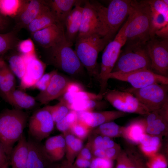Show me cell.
Masks as SVG:
<instances>
[{
	"label": "cell",
	"instance_id": "30bf717a",
	"mask_svg": "<svg viewBox=\"0 0 168 168\" xmlns=\"http://www.w3.org/2000/svg\"><path fill=\"white\" fill-rule=\"evenodd\" d=\"M151 63V70L168 77V39L151 38L145 45Z\"/></svg>",
	"mask_w": 168,
	"mask_h": 168
},
{
	"label": "cell",
	"instance_id": "4fadbf2b",
	"mask_svg": "<svg viewBox=\"0 0 168 168\" xmlns=\"http://www.w3.org/2000/svg\"><path fill=\"white\" fill-rule=\"evenodd\" d=\"M94 34L103 37L102 24L95 8L90 1H84L81 25L77 37Z\"/></svg>",
	"mask_w": 168,
	"mask_h": 168
},
{
	"label": "cell",
	"instance_id": "7bdbcfd3",
	"mask_svg": "<svg viewBox=\"0 0 168 168\" xmlns=\"http://www.w3.org/2000/svg\"><path fill=\"white\" fill-rule=\"evenodd\" d=\"M103 98V96L98 94H96L84 90L74 93V101L81 100H101Z\"/></svg>",
	"mask_w": 168,
	"mask_h": 168
},
{
	"label": "cell",
	"instance_id": "1f68e13d",
	"mask_svg": "<svg viewBox=\"0 0 168 168\" xmlns=\"http://www.w3.org/2000/svg\"><path fill=\"white\" fill-rule=\"evenodd\" d=\"M105 102L101 100H81L74 101L70 107V110L77 112L94 111L95 109L102 108L105 106Z\"/></svg>",
	"mask_w": 168,
	"mask_h": 168
},
{
	"label": "cell",
	"instance_id": "8992f818",
	"mask_svg": "<svg viewBox=\"0 0 168 168\" xmlns=\"http://www.w3.org/2000/svg\"><path fill=\"white\" fill-rule=\"evenodd\" d=\"M127 24L126 21L114 39L110 42L104 49L98 78L100 86L98 94L100 95L103 96L107 89L110 75L119 57L121 48L126 43L125 30Z\"/></svg>",
	"mask_w": 168,
	"mask_h": 168
},
{
	"label": "cell",
	"instance_id": "db71d44e",
	"mask_svg": "<svg viewBox=\"0 0 168 168\" xmlns=\"http://www.w3.org/2000/svg\"><path fill=\"white\" fill-rule=\"evenodd\" d=\"M1 168H9L8 167V166H4L3 167H2Z\"/></svg>",
	"mask_w": 168,
	"mask_h": 168
},
{
	"label": "cell",
	"instance_id": "3957f363",
	"mask_svg": "<svg viewBox=\"0 0 168 168\" xmlns=\"http://www.w3.org/2000/svg\"><path fill=\"white\" fill-rule=\"evenodd\" d=\"M131 1L113 0L107 7L97 1H90L98 13L102 24L103 37L109 42L113 40L119 27L128 16Z\"/></svg>",
	"mask_w": 168,
	"mask_h": 168
},
{
	"label": "cell",
	"instance_id": "836d02e7",
	"mask_svg": "<svg viewBox=\"0 0 168 168\" xmlns=\"http://www.w3.org/2000/svg\"><path fill=\"white\" fill-rule=\"evenodd\" d=\"M78 119L77 112L70 110L68 113L55 125L57 129L62 133L70 131L72 126Z\"/></svg>",
	"mask_w": 168,
	"mask_h": 168
},
{
	"label": "cell",
	"instance_id": "83f0119b",
	"mask_svg": "<svg viewBox=\"0 0 168 168\" xmlns=\"http://www.w3.org/2000/svg\"><path fill=\"white\" fill-rule=\"evenodd\" d=\"M146 133L145 119L133 121L125 127H122V137L129 142L138 144L140 140Z\"/></svg>",
	"mask_w": 168,
	"mask_h": 168
},
{
	"label": "cell",
	"instance_id": "ac0fdd59",
	"mask_svg": "<svg viewBox=\"0 0 168 168\" xmlns=\"http://www.w3.org/2000/svg\"><path fill=\"white\" fill-rule=\"evenodd\" d=\"M146 132L148 134L160 137L167 133L168 122V103L161 108L146 115Z\"/></svg>",
	"mask_w": 168,
	"mask_h": 168
},
{
	"label": "cell",
	"instance_id": "ffe728a7",
	"mask_svg": "<svg viewBox=\"0 0 168 168\" xmlns=\"http://www.w3.org/2000/svg\"><path fill=\"white\" fill-rule=\"evenodd\" d=\"M32 34L34 40L39 45L49 49L65 36L64 26L61 24L57 23Z\"/></svg>",
	"mask_w": 168,
	"mask_h": 168
},
{
	"label": "cell",
	"instance_id": "9a60e30c",
	"mask_svg": "<svg viewBox=\"0 0 168 168\" xmlns=\"http://www.w3.org/2000/svg\"><path fill=\"white\" fill-rule=\"evenodd\" d=\"M27 141L29 154L26 168H57V164L49 157L41 142L29 136Z\"/></svg>",
	"mask_w": 168,
	"mask_h": 168
},
{
	"label": "cell",
	"instance_id": "2e32d148",
	"mask_svg": "<svg viewBox=\"0 0 168 168\" xmlns=\"http://www.w3.org/2000/svg\"><path fill=\"white\" fill-rule=\"evenodd\" d=\"M71 81L57 71L53 75L46 89L40 91L35 97L42 104H46L58 99L66 91L67 86Z\"/></svg>",
	"mask_w": 168,
	"mask_h": 168
},
{
	"label": "cell",
	"instance_id": "5b68a950",
	"mask_svg": "<svg viewBox=\"0 0 168 168\" xmlns=\"http://www.w3.org/2000/svg\"><path fill=\"white\" fill-rule=\"evenodd\" d=\"M65 36L49 48L47 61L49 64L71 76L82 74L84 68Z\"/></svg>",
	"mask_w": 168,
	"mask_h": 168
},
{
	"label": "cell",
	"instance_id": "60d3db41",
	"mask_svg": "<svg viewBox=\"0 0 168 168\" xmlns=\"http://www.w3.org/2000/svg\"><path fill=\"white\" fill-rule=\"evenodd\" d=\"M116 159V168H137L126 152L121 151Z\"/></svg>",
	"mask_w": 168,
	"mask_h": 168
},
{
	"label": "cell",
	"instance_id": "b9f144b4",
	"mask_svg": "<svg viewBox=\"0 0 168 168\" xmlns=\"http://www.w3.org/2000/svg\"><path fill=\"white\" fill-rule=\"evenodd\" d=\"M57 71L54 70L44 73L35 84L34 87L40 91L45 90L49 85L53 75Z\"/></svg>",
	"mask_w": 168,
	"mask_h": 168
},
{
	"label": "cell",
	"instance_id": "ab89813d",
	"mask_svg": "<svg viewBox=\"0 0 168 168\" xmlns=\"http://www.w3.org/2000/svg\"><path fill=\"white\" fill-rule=\"evenodd\" d=\"M17 48L19 52L23 55H30L35 54L34 42L30 38L20 41L17 45Z\"/></svg>",
	"mask_w": 168,
	"mask_h": 168
},
{
	"label": "cell",
	"instance_id": "5bb4252c",
	"mask_svg": "<svg viewBox=\"0 0 168 168\" xmlns=\"http://www.w3.org/2000/svg\"><path fill=\"white\" fill-rule=\"evenodd\" d=\"M22 55L25 62L26 71L24 76L20 80V86L22 89H26L34 87L36 82L44 73L46 64L37 57L36 54Z\"/></svg>",
	"mask_w": 168,
	"mask_h": 168
},
{
	"label": "cell",
	"instance_id": "8d00e7d4",
	"mask_svg": "<svg viewBox=\"0 0 168 168\" xmlns=\"http://www.w3.org/2000/svg\"><path fill=\"white\" fill-rule=\"evenodd\" d=\"M92 130L84 122L78 119L71 127L70 132L76 137L83 141L89 136Z\"/></svg>",
	"mask_w": 168,
	"mask_h": 168
},
{
	"label": "cell",
	"instance_id": "c3c4849f",
	"mask_svg": "<svg viewBox=\"0 0 168 168\" xmlns=\"http://www.w3.org/2000/svg\"><path fill=\"white\" fill-rule=\"evenodd\" d=\"M91 161L77 156L72 165L76 168H89Z\"/></svg>",
	"mask_w": 168,
	"mask_h": 168
},
{
	"label": "cell",
	"instance_id": "f35d334b",
	"mask_svg": "<svg viewBox=\"0 0 168 168\" xmlns=\"http://www.w3.org/2000/svg\"><path fill=\"white\" fill-rule=\"evenodd\" d=\"M147 168H167L168 164L165 156L161 154L157 153L149 158L146 163Z\"/></svg>",
	"mask_w": 168,
	"mask_h": 168
},
{
	"label": "cell",
	"instance_id": "7a4b0ae2",
	"mask_svg": "<svg viewBox=\"0 0 168 168\" xmlns=\"http://www.w3.org/2000/svg\"><path fill=\"white\" fill-rule=\"evenodd\" d=\"M28 118L27 113L15 108L0 112V143L9 160L15 143L24 133Z\"/></svg>",
	"mask_w": 168,
	"mask_h": 168
},
{
	"label": "cell",
	"instance_id": "44dd1931",
	"mask_svg": "<svg viewBox=\"0 0 168 168\" xmlns=\"http://www.w3.org/2000/svg\"><path fill=\"white\" fill-rule=\"evenodd\" d=\"M47 5L46 1L26 0L20 11L15 17L17 27L19 29L27 27Z\"/></svg>",
	"mask_w": 168,
	"mask_h": 168
},
{
	"label": "cell",
	"instance_id": "52a82bcc",
	"mask_svg": "<svg viewBox=\"0 0 168 168\" xmlns=\"http://www.w3.org/2000/svg\"><path fill=\"white\" fill-rule=\"evenodd\" d=\"M120 52L112 72H127L142 68L151 70L145 45L128 44Z\"/></svg>",
	"mask_w": 168,
	"mask_h": 168
},
{
	"label": "cell",
	"instance_id": "d4e9b609",
	"mask_svg": "<svg viewBox=\"0 0 168 168\" xmlns=\"http://www.w3.org/2000/svg\"><path fill=\"white\" fill-rule=\"evenodd\" d=\"M28 154V141L23 133L12 150L9 158L12 168H26Z\"/></svg>",
	"mask_w": 168,
	"mask_h": 168
},
{
	"label": "cell",
	"instance_id": "f1b7e54d",
	"mask_svg": "<svg viewBox=\"0 0 168 168\" xmlns=\"http://www.w3.org/2000/svg\"><path fill=\"white\" fill-rule=\"evenodd\" d=\"M57 23H59L58 22L47 5L27 28L29 31L32 34Z\"/></svg>",
	"mask_w": 168,
	"mask_h": 168
},
{
	"label": "cell",
	"instance_id": "d590c367",
	"mask_svg": "<svg viewBox=\"0 0 168 168\" xmlns=\"http://www.w3.org/2000/svg\"><path fill=\"white\" fill-rule=\"evenodd\" d=\"M44 108L50 113L55 124L70 110L66 105L60 101L56 105H47Z\"/></svg>",
	"mask_w": 168,
	"mask_h": 168
},
{
	"label": "cell",
	"instance_id": "d6986e66",
	"mask_svg": "<svg viewBox=\"0 0 168 168\" xmlns=\"http://www.w3.org/2000/svg\"><path fill=\"white\" fill-rule=\"evenodd\" d=\"M78 119L93 129L104 123L125 116L126 114L117 110L88 111L77 112Z\"/></svg>",
	"mask_w": 168,
	"mask_h": 168
},
{
	"label": "cell",
	"instance_id": "7c38bea8",
	"mask_svg": "<svg viewBox=\"0 0 168 168\" xmlns=\"http://www.w3.org/2000/svg\"><path fill=\"white\" fill-rule=\"evenodd\" d=\"M55 125L51 114L44 107L38 109L28 119L29 136L41 142L49 135Z\"/></svg>",
	"mask_w": 168,
	"mask_h": 168
},
{
	"label": "cell",
	"instance_id": "681fc988",
	"mask_svg": "<svg viewBox=\"0 0 168 168\" xmlns=\"http://www.w3.org/2000/svg\"><path fill=\"white\" fill-rule=\"evenodd\" d=\"M83 90H84L81 84L71 81L68 85L66 91L72 93H75Z\"/></svg>",
	"mask_w": 168,
	"mask_h": 168
},
{
	"label": "cell",
	"instance_id": "74e56055",
	"mask_svg": "<svg viewBox=\"0 0 168 168\" xmlns=\"http://www.w3.org/2000/svg\"><path fill=\"white\" fill-rule=\"evenodd\" d=\"M16 41L14 31L0 34V55L12 49Z\"/></svg>",
	"mask_w": 168,
	"mask_h": 168
},
{
	"label": "cell",
	"instance_id": "816d5d0a",
	"mask_svg": "<svg viewBox=\"0 0 168 168\" xmlns=\"http://www.w3.org/2000/svg\"><path fill=\"white\" fill-rule=\"evenodd\" d=\"M5 16L0 13V31L4 30L7 25V21Z\"/></svg>",
	"mask_w": 168,
	"mask_h": 168
},
{
	"label": "cell",
	"instance_id": "d6a6232c",
	"mask_svg": "<svg viewBox=\"0 0 168 168\" xmlns=\"http://www.w3.org/2000/svg\"><path fill=\"white\" fill-rule=\"evenodd\" d=\"M8 62L11 70L20 80L26 71L25 62L23 55L21 54L12 55L9 58Z\"/></svg>",
	"mask_w": 168,
	"mask_h": 168
},
{
	"label": "cell",
	"instance_id": "ba28073f",
	"mask_svg": "<svg viewBox=\"0 0 168 168\" xmlns=\"http://www.w3.org/2000/svg\"><path fill=\"white\" fill-rule=\"evenodd\" d=\"M132 94L150 112L159 109L168 103V84L155 83L140 88L124 90Z\"/></svg>",
	"mask_w": 168,
	"mask_h": 168
},
{
	"label": "cell",
	"instance_id": "6da1fadb",
	"mask_svg": "<svg viewBox=\"0 0 168 168\" xmlns=\"http://www.w3.org/2000/svg\"><path fill=\"white\" fill-rule=\"evenodd\" d=\"M127 21L126 43L145 45L150 39L151 10L148 0H131Z\"/></svg>",
	"mask_w": 168,
	"mask_h": 168
},
{
	"label": "cell",
	"instance_id": "277c9868",
	"mask_svg": "<svg viewBox=\"0 0 168 168\" xmlns=\"http://www.w3.org/2000/svg\"><path fill=\"white\" fill-rule=\"evenodd\" d=\"M75 42L74 51L81 64L90 76L98 79L100 71L98 54L109 42L95 34L77 37Z\"/></svg>",
	"mask_w": 168,
	"mask_h": 168
},
{
	"label": "cell",
	"instance_id": "f546056e",
	"mask_svg": "<svg viewBox=\"0 0 168 168\" xmlns=\"http://www.w3.org/2000/svg\"><path fill=\"white\" fill-rule=\"evenodd\" d=\"M122 126L113 121L104 123L92 130L93 134L100 135L111 138L121 137Z\"/></svg>",
	"mask_w": 168,
	"mask_h": 168
},
{
	"label": "cell",
	"instance_id": "bcb514c9",
	"mask_svg": "<svg viewBox=\"0 0 168 168\" xmlns=\"http://www.w3.org/2000/svg\"><path fill=\"white\" fill-rule=\"evenodd\" d=\"M126 152L133 162L137 168H147L142 157L134 149H128Z\"/></svg>",
	"mask_w": 168,
	"mask_h": 168
},
{
	"label": "cell",
	"instance_id": "4316f807",
	"mask_svg": "<svg viewBox=\"0 0 168 168\" xmlns=\"http://www.w3.org/2000/svg\"><path fill=\"white\" fill-rule=\"evenodd\" d=\"M5 100L15 108L21 110L33 108L36 104L34 97L20 90L16 89L3 97Z\"/></svg>",
	"mask_w": 168,
	"mask_h": 168
},
{
	"label": "cell",
	"instance_id": "7dc6e473",
	"mask_svg": "<svg viewBox=\"0 0 168 168\" xmlns=\"http://www.w3.org/2000/svg\"><path fill=\"white\" fill-rule=\"evenodd\" d=\"M77 156L86 160L91 161L93 156L91 143L89 140L86 145L83 146Z\"/></svg>",
	"mask_w": 168,
	"mask_h": 168
},
{
	"label": "cell",
	"instance_id": "603a6c76",
	"mask_svg": "<svg viewBox=\"0 0 168 168\" xmlns=\"http://www.w3.org/2000/svg\"><path fill=\"white\" fill-rule=\"evenodd\" d=\"M63 134L65 141L66 162L64 164H58L57 168H68L72 166L83 146V141L75 137L70 131Z\"/></svg>",
	"mask_w": 168,
	"mask_h": 168
},
{
	"label": "cell",
	"instance_id": "f5cc1de1",
	"mask_svg": "<svg viewBox=\"0 0 168 168\" xmlns=\"http://www.w3.org/2000/svg\"><path fill=\"white\" fill-rule=\"evenodd\" d=\"M2 79V73L0 67V83L1 82Z\"/></svg>",
	"mask_w": 168,
	"mask_h": 168
},
{
	"label": "cell",
	"instance_id": "484cf974",
	"mask_svg": "<svg viewBox=\"0 0 168 168\" xmlns=\"http://www.w3.org/2000/svg\"><path fill=\"white\" fill-rule=\"evenodd\" d=\"M44 145L47 153L54 162L61 160L65 156V141L62 133L49 137Z\"/></svg>",
	"mask_w": 168,
	"mask_h": 168
},
{
	"label": "cell",
	"instance_id": "4dcf8cb0",
	"mask_svg": "<svg viewBox=\"0 0 168 168\" xmlns=\"http://www.w3.org/2000/svg\"><path fill=\"white\" fill-rule=\"evenodd\" d=\"M26 0H0V13L3 16L16 17Z\"/></svg>",
	"mask_w": 168,
	"mask_h": 168
},
{
	"label": "cell",
	"instance_id": "e0dca14e",
	"mask_svg": "<svg viewBox=\"0 0 168 168\" xmlns=\"http://www.w3.org/2000/svg\"><path fill=\"white\" fill-rule=\"evenodd\" d=\"M151 10L150 38L158 31L168 27V1L148 0Z\"/></svg>",
	"mask_w": 168,
	"mask_h": 168
},
{
	"label": "cell",
	"instance_id": "f907efd6",
	"mask_svg": "<svg viewBox=\"0 0 168 168\" xmlns=\"http://www.w3.org/2000/svg\"><path fill=\"white\" fill-rule=\"evenodd\" d=\"M9 164V160L2 146L0 143V168L8 166Z\"/></svg>",
	"mask_w": 168,
	"mask_h": 168
},
{
	"label": "cell",
	"instance_id": "7402d4cb",
	"mask_svg": "<svg viewBox=\"0 0 168 168\" xmlns=\"http://www.w3.org/2000/svg\"><path fill=\"white\" fill-rule=\"evenodd\" d=\"M83 11L81 5H76L66 17L64 23L65 38L72 46L79 30Z\"/></svg>",
	"mask_w": 168,
	"mask_h": 168
},
{
	"label": "cell",
	"instance_id": "e575fe53",
	"mask_svg": "<svg viewBox=\"0 0 168 168\" xmlns=\"http://www.w3.org/2000/svg\"><path fill=\"white\" fill-rule=\"evenodd\" d=\"M93 135V137L90 138L88 140L90 142L92 149H106L119 146L112 138L100 135Z\"/></svg>",
	"mask_w": 168,
	"mask_h": 168
},
{
	"label": "cell",
	"instance_id": "9c48e42d",
	"mask_svg": "<svg viewBox=\"0 0 168 168\" xmlns=\"http://www.w3.org/2000/svg\"><path fill=\"white\" fill-rule=\"evenodd\" d=\"M103 97L117 110L147 115L150 113L131 93L124 90L107 89Z\"/></svg>",
	"mask_w": 168,
	"mask_h": 168
},
{
	"label": "cell",
	"instance_id": "8fae6325",
	"mask_svg": "<svg viewBox=\"0 0 168 168\" xmlns=\"http://www.w3.org/2000/svg\"><path fill=\"white\" fill-rule=\"evenodd\" d=\"M109 79L128 82L132 87L136 89L155 83L168 84V77L145 68L127 72H112L110 75Z\"/></svg>",
	"mask_w": 168,
	"mask_h": 168
},
{
	"label": "cell",
	"instance_id": "cb8c5ba5",
	"mask_svg": "<svg viewBox=\"0 0 168 168\" xmlns=\"http://www.w3.org/2000/svg\"><path fill=\"white\" fill-rule=\"evenodd\" d=\"M84 1L53 0L46 1L50 10L58 22L64 26L65 20L73 7L80 4Z\"/></svg>",
	"mask_w": 168,
	"mask_h": 168
},
{
	"label": "cell",
	"instance_id": "f6af8a7d",
	"mask_svg": "<svg viewBox=\"0 0 168 168\" xmlns=\"http://www.w3.org/2000/svg\"><path fill=\"white\" fill-rule=\"evenodd\" d=\"M15 80L2 78L0 83V92L3 97L15 89Z\"/></svg>",
	"mask_w": 168,
	"mask_h": 168
},
{
	"label": "cell",
	"instance_id": "ee69618b",
	"mask_svg": "<svg viewBox=\"0 0 168 168\" xmlns=\"http://www.w3.org/2000/svg\"><path fill=\"white\" fill-rule=\"evenodd\" d=\"M113 161L102 158L93 157L89 168H113Z\"/></svg>",
	"mask_w": 168,
	"mask_h": 168
}]
</instances>
